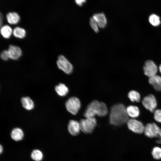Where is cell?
<instances>
[{"label": "cell", "instance_id": "cell-1", "mask_svg": "<svg viewBox=\"0 0 161 161\" xmlns=\"http://www.w3.org/2000/svg\"><path fill=\"white\" fill-rule=\"evenodd\" d=\"M129 117L124 105L121 103L117 104L111 108L109 122L112 125L120 126L127 122Z\"/></svg>", "mask_w": 161, "mask_h": 161}, {"label": "cell", "instance_id": "cell-2", "mask_svg": "<svg viewBox=\"0 0 161 161\" xmlns=\"http://www.w3.org/2000/svg\"><path fill=\"white\" fill-rule=\"evenodd\" d=\"M108 112L107 107L104 103L94 100L88 105L83 114L86 118H92L96 115L104 116Z\"/></svg>", "mask_w": 161, "mask_h": 161}, {"label": "cell", "instance_id": "cell-3", "mask_svg": "<svg viewBox=\"0 0 161 161\" xmlns=\"http://www.w3.org/2000/svg\"><path fill=\"white\" fill-rule=\"evenodd\" d=\"M81 130L85 133H92L97 124V121L95 118H86L82 119L79 122Z\"/></svg>", "mask_w": 161, "mask_h": 161}, {"label": "cell", "instance_id": "cell-4", "mask_svg": "<svg viewBox=\"0 0 161 161\" xmlns=\"http://www.w3.org/2000/svg\"><path fill=\"white\" fill-rule=\"evenodd\" d=\"M56 63L58 68L66 74H69L72 72V64L63 55H60L58 56Z\"/></svg>", "mask_w": 161, "mask_h": 161}, {"label": "cell", "instance_id": "cell-5", "mask_svg": "<svg viewBox=\"0 0 161 161\" xmlns=\"http://www.w3.org/2000/svg\"><path fill=\"white\" fill-rule=\"evenodd\" d=\"M65 106L67 110L69 112L75 115L80 108L81 103L78 98L73 97H70L66 101Z\"/></svg>", "mask_w": 161, "mask_h": 161}, {"label": "cell", "instance_id": "cell-6", "mask_svg": "<svg viewBox=\"0 0 161 161\" xmlns=\"http://www.w3.org/2000/svg\"><path fill=\"white\" fill-rule=\"evenodd\" d=\"M129 129L132 131L141 134L144 132L145 127L140 121L134 119H129L127 122Z\"/></svg>", "mask_w": 161, "mask_h": 161}, {"label": "cell", "instance_id": "cell-7", "mask_svg": "<svg viewBox=\"0 0 161 161\" xmlns=\"http://www.w3.org/2000/svg\"><path fill=\"white\" fill-rule=\"evenodd\" d=\"M142 103L145 108L151 112H154L157 105L155 97L152 94H150L144 97Z\"/></svg>", "mask_w": 161, "mask_h": 161}, {"label": "cell", "instance_id": "cell-8", "mask_svg": "<svg viewBox=\"0 0 161 161\" xmlns=\"http://www.w3.org/2000/svg\"><path fill=\"white\" fill-rule=\"evenodd\" d=\"M143 69L145 75L150 78L156 75L158 68L153 61L148 60L145 62Z\"/></svg>", "mask_w": 161, "mask_h": 161}, {"label": "cell", "instance_id": "cell-9", "mask_svg": "<svg viewBox=\"0 0 161 161\" xmlns=\"http://www.w3.org/2000/svg\"><path fill=\"white\" fill-rule=\"evenodd\" d=\"M160 128L154 123L147 124L145 127L144 133L147 137L152 138L159 135Z\"/></svg>", "mask_w": 161, "mask_h": 161}, {"label": "cell", "instance_id": "cell-10", "mask_svg": "<svg viewBox=\"0 0 161 161\" xmlns=\"http://www.w3.org/2000/svg\"><path fill=\"white\" fill-rule=\"evenodd\" d=\"M7 51L10 58L13 60L18 59L22 55L21 49L17 46L10 45Z\"/></svg>", "mask_w": 161, "mask_h": 161}, {"label": "cell", "instance_id": "cell-11", "mask_svg": "<svg viewBox=\"0 0 161 161\" xmlns=\"http://www.w3.org/2000/svg\"><path fill=\"white\" fill-rule=\"evenodd\" d=\"M68 130L72 135H77L81 130L79 122L74 120H70L68 125Z\"/></svg>", "mask_w": 161, "mask_h": 161}, {"label": "cell", "instance_id": "cell-12", "mask_svg": "<svg viewBox=\"0 0 161 161\" xmlns=\"http://www.w3.org/2000/svg\"><path fill=\"white\" fill-rule=\"evenodd\" d=\"M92 17L96 21L100 28L103 29L106 27L107 20L103 13H95L93 15Z\"/></svg>", "mask_w": 161, "mask_h": 161}, {"label": "cell", "instance_id": "cell-13", "mask_svg": "<svg viewBox=\"0 0 161 161\" xmlns=\"http://www.w3.org/2000/svg\"><path fill=\"white\" fill-rule=\"evenodd\" d=\"M149 83L157 91H161V77L157 75L149 78Z\"/></svg>", "mask_w": 161, "mask_h": 161}, {"label": "cell", "instance_id": "cell-14", "mask_svg": "<svg viewBox=\"0 0 161 161\" xmlns=\"http://www.w3.org/2000/svg\"><path fill=\"white\" fill-rule=\"evenodd\" d=\"M10 136L12 139L17 141L23 139L24 136V134L21 129L16 128L14 129L12 131Z\"/></svg>", "mask_w": 161, "mask_h": 161}, {"label": "cell", "instance_id": "cell-15", "mask_svg": "<svg viewBox=\"0 0 161 161\" xmlns=\"http://www.w3.org/2000/svg\"><path fill=\"white\" fill-rule=\"evenodd\" d=\"M8 22L11 24H16L19 21L20 17L18 14L16 12L8 13L6 15Z\"/></svg>", "mask_w": 161, "mask_h": 161}, {"label": "cell", "instance_id": "cell-16", "mask_svg": "<svg viewBox=\"0 0 161 161\" xmlns=\"http://www.w3.org/2000/svg\"><path fill=\"white\" fill-rule=\"evenodd\" d=\"M21 101L22 106L26 110H31L33 108V102L30 97H23L21 98Z\"/></svg>", "mask_w": 161, "mask_h": 161}, {"label": "cell", "instance_id": "cell-17", "mask_svg": "<svg viewBox=\"0 0 161 161\" xmlns=\"http://www.w3.org/2000/svg\"><path fill=\"white\" fill-rule=\"evenodd\" d=\"M126 111L129 116L133 118L137 117L139 115V110L137 107L131 105L126 108Z\"/></svg>", "mask_w": 161, "mask_h": 161}, {"label": "cell", "instance_id": "cell-18", "mask_svg": "<svg viewBox=\"0 0 161 161\" xmlns=\"http://www.w3.org/2000/svg\"><path fill=\"white\" fill-rule=\"evenodd\" d=\"M55 91L60 96H65L68 93V88L64 84L60 83L56 86L55 88Z\"/></svg>", "mask_w": 161, "mask_h": 161}, {"label": "cell", "instance_id": "cell-19", "mask_svg": "<svg viewBox=\"0 0 161 161\" xmlns=\"http://www.w3.org/2000/svg\"><path fill=\"white\" fill-rule=\"evenodd\" d=\"M0 32L4 38H8L11 36L13 31L10 26L6 25L3 26L1 28Z\"/></svg>", "mask_w": 161, "mask_h": 161}, {"label": "cell", "instance_id": "cell-20", "mask_svg": "<svg viewBox=\"0 0 161 161\" xmlns=\"http://www.w3.org/2000/svg\"><path fill=\"white\" fill-rule=\"evenodd\" d=\"M13 33L14 36L18 38H23L26 34L25 30L21 27H15L13 30Z\"/></svg>", "mask_w": 161, "mask_h": 161}, {"label": "cell", "instance_id": "cell-21", "mask_svg": "<svg viewBox=\"0 0 161 161\" xmlns=\"http://www.w3.org/2000/svg\"><path fill=\"white\" fill-rule=\"evenodd\" d=\"M32 159L35 161H41L43 158V154L42 152L38 149L33 150L31 154Z\"/></svg>", "mask_w": 161, "mask_h": 161}, {"label": "cell", "instance_id": "cell-22", "mask_svg": "<svg viewBox=\"0 0 161 161\" xmlns=\"http://www.w3.org/2000/svg\"><path fill=\"white\" fill-rule=\"evenodd\" d=\"M128 97L131 101L137 102H140V94L134 90L130 91L128 94Z\"/></svg>", "mask_w": 161, "mask_h": 161}, {"label": "cell", "instance_id": "cell-23", "mask_svg": "<svg viewBox=\"0 0 161 161\" xmlns=\"http://www.w3.org/2000/svg\"><path fill=\"white\" fill-rule=\"evenodd\" d=\"M150 23L153 26H157L160 23V17L155 14H152L149 16L148 19Z\"/></svg>", "mask_w": 161, "mask_h": 161}, {"label": "cell", "instance_id": "cell-24", "mask_svg": "<svg viewBox=\"0 0 161 161\" xmlns=\"http://www.w3.org/2000/svg\"><path fill=\"white\" fill-rule=\"evenodd\" d=\"M151 154L155 159L159 160L161 159V148L159 147H154L152 150Z\"/></svg>", "mask_w": 161, "mask_h": 161}, {"label": "cell", "instance_id": "cell-25", "mask_svg": "<svg viewBox=\"0 0 161 161\" xmlns=\"http://www.w3.org/2000/svg\"><path fill=\"white\" fill-rule=\"evenodd\" d=\"M89 24L92 28L96 33L99 32V30L97 23L92 17L90 18Z\"/></svg>", "mask_w": 161, "mask_h": 161}, {"label": "cell", "instance_id": "cell-26", "mask_svg": "<svg viewBox=\"0 0 161 161\" xmlns=\"http://www.w3.org/2000/svg\"><path fill=\"white\" fill-rule=\"evenodd\" d=\"M154 118L156 121L161 123V109H158L154 111Z\"/></svg>", "mask_w": 161, "mask_h": 161}, {"label": "cell", "instance_id": "cell-27", "mask_svg": "<svg viewBox=\"0 0 161 161\" xmlns=\"http://www.w3.org/2000/svg\"><path fill=\"white\" fill-rule=\"evenodd\" d=\"M0 57L3 60L6 61L10 58L7 50H4L1 53Z\"/></svg>", "mask_w": 161, "mask_h": 161}, {"label": "cell", "instance_id": "cell-28", "mask_svg": "<svg viewBox=\"0 0 161 161\" xmlns=\"http://www.w3.org/2000/svg\"><path fill=\"white\" fill-rule=\"evenodd\" d=\"M76 4L79 6H81L82 5L83 3H85L86 0H75Z\"/></svg>", "mask_w": 161, "mask_h": 161}, {"label": "cell", "instance_id": "cell-29", "mask_svg": "<svg viewBox=\"0 0 161 161\" xmlns=\"http://www.w3.org/2000/svg\"><path fill=\"white\" fill-rule=\"evenodd\" d=\"M3 151V148L2 146L1 145H0V154H1Z\"/></svg>", "mask_w": 161, "mask_h": 161}, {"label": "cell", "instance_id": "cell-30", "mask_svg": "<svg viewBox=\"0 0 161 161\" xmlns=\"http://www.w3.org/2000/svg\"><path fill=\"white\" fill-rule=\"evenodd\" d=\"M2 15H1V13H0V26L1 27V22H2V21H1V20H2Z\"/></svg>", "mask_w": 161, "mask_h": 161}, {"label": "cell", "instance_id": "cell-31", "mask_svg": "<svg viewBox=\"0 0 161 161\" xmlns=\"http://www.w3.org/2000/svg\"><path fill=\"white\" fill-rule=\"evenodd\" d=\"M157 143L159 144H161V139H159L157 140Z\"/></svg>", "mask_w": 161, "mask_h": 161}, {"label": "cell", "instance_id": "cell-32", "mask_svg": "<svg viewBox=\"0 0 161 161\" xmlns=\"http://www.w3.org/2000/svg\"><path fill=\"white\" fill-rule=\"evenodd\" d=\"M160 137L161 138V128H160V130L159 134V135Z\"/></svg>", "mask_w": 161, "mask_h": 161}, {"label": "cell", "instance_id": "cell-33", "mask_svg": "<svg viewBox=\"0 0 161 161\" xmlns=\"http://www.w3.org/2000/svg\"><path fill=\"white\" fill-rule=\"evenodd\" d=\"M159 69L161 73V64H160V65L159 66Z\"/></svg>", "mask_w": 161, "mask_h": 161}]
</instances>
